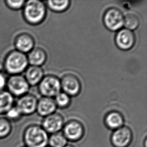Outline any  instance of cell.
<instances>
[{
	"mask_svg": "<svg viewBox=\"0 0 147 147\" xmlns=\"http://www.w3.org/2000/svg\"><path fill=\"white\" fill-rule=\"evenodd\" d=\"M48 133L37 125H30L25 128L23 134L24 146L27 147H47Z\"/></svg>",
	"mask_w": 147,
	"mask_h": 147,
	"instance_id": "cell-1",
	"label": "cell"
},
{
	"mask_svg": "<svg viewBox=\"0 0 147 147\" xmlns=\"http://www.w3.org/2000/svg\"><path fill=\"white\" fill-rule=\"evenodd\" d=\"M23 15L29 24L33 25L40 24L46 17L45 5L43 2L38 0L28 1L24 5Z\"/></svg>",
	"mask_w": 147,
	"mask_h": 147,
	"instance_id": "cell-2",
	"label": "cell"
},
{
	"mask_svg": "<svg viewBox=\"0 0 147 147\" xmlns=\"http://www.w3.org/2000/svg\"><path fill=\"white\" fill-rule=\"evenodd\" d=\"M28 58L25 54L15 50L7 56L4 67L7 72L12 75L20 74L28 67Z\"/></svg>",
	"mask_w": 147,
	"mask_h": 147,
	"instance_id": "cell-3",
	"label": "cell"
},
{
	"mask_svg": "<svg viewBox=\"0 0 147 147\" xmlns=\"http://www.w3.org/2000/svg\"><path fill=\"white\" fill-rule=\"evenodd\" d=\"M61 89L60 80L54 76L43 77L39 84V90L44 97L51 98L56 96L60 92Z\"/></svg>",
	"mask_w": 147,
	"mask_h": 147,
	"instance_id": "cell-4",
	"label": "cell"
},
{
	"mask_svg": "<svg viewBox=\"0 0 147 147\" xmlns=\"http://www.w3.org/2000/svg\"><path fill=\"white\" fill-rule=\"evenodd\" d=\"M124 16L117 8H109L103 15V21L105 27L111 31H118L123 26Z\"/></svg>",
	"mask_w": 147,
	"mask_h": 147,
	"instance_id": "cell-5",
	"label": "cell"
},
{
	"mask_svg": "<svg viewBox=\"0 0 147 147\" xmlns=\"http://www.w3.org/2000/svg\"><path fill=\"white\" fill-rule=\"evenodd\" d=\"M7 86L10 94L20 97L26 94L30 88L26 78L21 74L12 75L7 80Z\"/></svg>",
	"mask_w": 147,
	"mask_h": 147,
	"instance_id": "cell-6",
	"label": "cell"
},
{
	"mask_svg": "<svg viewBox=\"0 0 147 147\" xmlns=\"http://www.w3.org/2000/svg\"><path fill=\"white\" fill-rule=\"evenodd\" d=\"M133 133L129 127L123 126L115 129L111 135V144L115 147H127L133 140Z\"/></svg>",
	"mask_w": 147,
	"mask_h": 147,
	"instance_id": "cell-7",
	"label": "cell"
},
{
	"mask_svg": "<svg viewBox=\"0 0 147 147\" xmlns=\"http://www.w3.org/2000/svg\"><path fill=\"white\" fill-rule=\"evenodd\" d=\"M64 136L67 140L76 142L83 137L84 129L83 125L80 121L72 120L68 121L63 127Z\"/></svg>",
	"mask_w": 147,
	"mask_h": 147,
	"instance_id": "cell-8",
	"label": "cell"
},
{
	"mask_svg": "<svg viewBox=\"0 0 147 147\" xmlns=\"http://www.w3.org/2000/svg\"><path fill=\"white\" fill-rule=\"evenodd\" d=\"M60 82L64 92L68 96H75L80 94L81 84L77 76L72 74H67L63 76Z\"/></svg>",
	"mask_w": 147,
	"mask_h": 147,
	"instance_id": "cell-9",
	"label": "cell"
},
{
	"mask_svg": "<svg viewBox=\"0 0 147 147\" xmlns=\"http://www.w3.org/2000/svg\"><path fill=\"white\" fill-rule=\"evenodd\" d=\"M135 36L131 30L126 28L121 29L117 31L115 37V44L122 50L131 49L135 45Z\"/></svg>",
	"mask_w": 147,
	"mask_h": 147,
	"instance_id": "cell-10",
	"label": "cell"
},
{
	"mask_svg": "<svg viewBox=\"0 0 147 147\" xmlns=\"http://www.w3.org/2000/svg\"><path fill=\"white\" fill-rule=\"evenodd\" d=\"M38 100L32 94H25L21 96L16 103L17 107L22 115H30L36 111Z\"/></svg>",
	"mask_w": 147,
	"mask_h": 147,
	"instance_id": "cell-11",
	"label": "cell"
},
{
	"mask_svg": "<svg viewBox=\"0 0 147 147\" xmlns=\"http://www.w3.org/2000/svg\"><path fill=\"white\" fill-rule=\"evenodd\" d=\"M41 127L47 133L59 132L64 127L63 118L58 113H52L44 117Z\"/></svg>",
	"mask_w": 147,
	"mask_h": 147,
	"instance_id": "cell-12",
	"label": "cell"
},
{
	"mask_svg": "<svg viewBox=\"0 0 147 147\" xmlns=\"http://www.w3.org/2000/svg\"><path fill=\"white\" fill-rule=\"evenodd\" d=\"M56 108L57 105L53 99L48 97H43L38 100L36 111L40 116L45 117L54 113Z\"/></svg>",
	"mask_w": 147,
	"mask_h": 147,
	"instance_id": "cell-13",
	"label": "cell"
},
{
	"mask_svg": "<svg viewBox=\"0 0 147 147\" xmlns=\"http://www.w3.org/2000/svg\"><path fill=\"white\" fill-rule=\"evenodd\" d=\"M34 40L29 34H21L17 37L15 41L17 50L25 54L30 52L34 46Z\"/></svg>",
	"mask_w": 147,
	"mask_h": 147,
	"instance_id": "cell-14",
	"label": "cell"
},
{
	"mask_svg": "<svg viewBox=\"0 0 147 147\" xmlns=\"http://www.w3.org/2000/svg\"><path fill=\"white\" fill-rule=\"evenodd\" d=\"M25 78L30 86H35L43 78V71L40 66L31 65L26 69Z\"/></svg>",
	"mask_w": 147,
	"mask_h": 147,
	"instance_id": "cell-15",
	"label": "cell"
},
{
	"mask_svg": "<svg viewBox=\"0 0 147 147\" xmlns=\"http://www.w3.org/2000/svg\"><path fill=\"white\" fill-rule=\"evenodd\" d=\"M105 122V125L109 129L115 130L123 126L124 119L123 116L120 113L113 111L107 115Z\"/></svg>",
	"mask_w": 147,
	"mask_h": 147,
	"instance_id": "cell-16",
	"label": "cell"
},
{
	"mask_svg": "<svg viewBox=\"0 0 147 147\" xmlns=\"http://www.w3.org/2000/svg\"><path fill=\"white\" fill-rule=\"evenodd\" d=\"M27 58L31 65L40 66L46 61L47 54L42 48H33L29 52Z\"/></svg>",
	"mask_w": 147,
	"mask_h": 147,
	"instance_id": "cell-17",
	"label": "cell"
},
{
	"mask_svg": "<svg viewBox=\"0 0 147 147\" xmlns=\"http://www.w3.org/2000/svg\"><path fill=\"white\" fill-rule=\"evenodd\" d=\"M14 96L9 92H0V115H5L7 112L14 106Z\"/></svg>",
	"mask_w": 147,
	"mask_h": 147,
	"instance_id": "cell-18",
	"label": "cell"
},
{
	"mask_svg": "<svg viewBox=\"0 0 147 147\" xmlns=\"http://www.w3.org/2000/svg\"><path fill=\"white\" fill-rule=\"evenodd\" d=\"M47 5L50 10L56 13H62L69 8L70 2L69 0L48 1Z\"/></svg>",
	"mask_w": 147,
	"mask_h": 147,
	"instance_id": "cell-19",
	"label": "cell"
},
{
	"mask_svg": "<svg viewBox=\"0 0 147 147\" xmlns=\"http://www.w3.org/2000/svg\"><path fill=\"white\" fill-rule=\"evenodd\" d=\"M67 140L63 133L58 132L52 134L49 137L48 144L51 147H64L66 145Z\"/></svg>",
	"mask_w": 147,
	"mask_h": 147,
	"instance_id": "cell-20",
	"label": "cell"
},
{
	"mask_svg": "<svg viewBox=\"0 0 147 147\" xmlns=\"http://www.w3.org/2000/svg\"><path fill=\"white\" fill-rule=\"evenodd\" d=\"M12 123L6 117H0V140L8 138L12 133Z\"/></svg>",
	"mask_w": 147,
	"mask_h": 147,
	"instance_id": "cell-21",
	"label": "cell"
},
{
	"mask_svg": "<svg viewBox=\"0 0 147 147\" xmlns=\"http://www.w3.org/2000/svg\"><path fill=\"white\" fill-rule=\"evenodd\" d=\"M139 25V19L135 14L129 13L124 17L123 26L126 29L131 31L135 30Z\"/></svg>",
	"mask_w": 147,
	"mask_h": 147,
	"instance_id": "cell-22",
	"label": "cell"
},
{
	"mask_svg": "<svg viewBox=\"0 0 147 147\" xmlns=\"http://www.w3.org/2000/svg\"><path fill=\"white\" fill-rule=\"evenodd\" d=\"M55 102L58 107L64 109L69 105L71 99L70 96L64 92H60L55 96Z\"/></svg>",
	"mask_w": 147,
	"mask_h": 147,
	"instance_id": "cell-23",
	"label": "cell"
},
{
	"mask_svg": "<svg viewBox=\"0 0 147 147\" xmlns=\"http://www.w3.org/2000/svg\"><path fill=\"white\" fill-rule=\"evenodd\" d=\"M5 115L6 119H7L11 123L19 121L23 117L22 114L15 105L10 109L7 112Z\"/></svg>",
	"mask_w": 147,
	"mask_h": 147,
	"instance_id": "cell-24",
	"label": "cell"
},
{
	"mask_svg": "<svg viewBox=\"0 0 147 147\" xmlns=\"http://www.w3.org/2000/svg\"><path fill=\"white\" fill-rule=\"evenodd\" d=\"M25 2L26 1H25L24 0H20V1L8 0V1H6V4L8 7L11 9L18 10L24 7Z\"/></svg>",
	"mask_w": 147,
	"mask_h": 147,
	"instance_id": "cell-25",
	"label": "cell"
},
{
	"mask_svg": "<svg viewBox=\"0 0 147 147\" xmlns=\"http://www.w3.org/2000/svg\"><path fill=\"white\" fill-rule=\"evenodd\" d=\"M7 80L6 78V76L3 73L0 72V92L3 91L4 88L7 86Z\"/></svg>",
	"mask_w": 147,
	"mask_h": 147,
	"instance_id": "cell-26",
	"label": "cell"
},
{
	"mask_svg": "<svg viewBox=\"0 0 147 147\" xmlns=\"http://www.w3.org/2000/svg\"><path fill=\"white\" fill-rule=\"evenodd\" d=\"M64 147H74L73 146L70 145H66Z\"/></svg>",
	"mask_w": 147,
	"mask_h": 147,
	"instance_id": "cell-27",
	"label": "cell"
},
{
	"mask_svg": "<svg viewBox=\"0 0 147 147\" xmlns=\"http://www.w3.org/2000/svg\"><path fill=\"white\" fill-rule=\"evenodd\" d=\"M26 147V146H23V147Z\"/></svg>",
	"mask_w": 147,
	"mask_h": 147,
	"instance_id": "cell-28",
	"label": "cell"
},
{
	"mask_svg": "<svg viewBox=\"0 0 147 147\" xmlns=\"http://www.w3.org/2000/svg\"></svg>",
	"mask_w": 147,
	"mask_h": 147,
	"instance_id": "cell-29",
	"label": "cell"
}]
</instances>
